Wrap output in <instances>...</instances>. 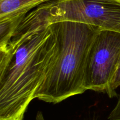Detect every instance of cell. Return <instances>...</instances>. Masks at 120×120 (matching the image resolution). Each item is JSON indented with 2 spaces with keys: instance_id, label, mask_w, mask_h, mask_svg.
<instances>
[{
  "instance_id": "obj_1",
  "label": "cell",
  "mask_w": 120,
  "mask_h": 120,
  "mask_svg": "<svg viewBox=\"0 0 120 120\" xmlns=\"http://www.w3.org/2000/svg\"><path fill=\"white\" fill-rule=\"evenodd\" d=\"M0 54L9 62L0 72V120H23L55 59L57 44L51 24L23 32Z\"/></svg>"
},
{
  "instance_id": "obj_2",
  "label": "cell",
  "mask_w": 120,
  "mask_h": 120,
  "mask_svg": "<svg viewBox=\"0 0 120 120\" xmlns=\"http://www.w3.org/2000/svg\"><path fill=\"white\" fill-rule=\"evenodd\" d=\"M50 24L56 37V56L35 98L57 104L86 91L84 81L88 55L101 29L72 21Z\"/></svg>"
},
{
  "instance_id": "obj_6",
  "label": "cell",
  "mask_w": 120,
  "mask_h": 120,
  "mask_svg": "<svg viewBox=\"0 0 120 120\" xmlns=\"http://www.w3.org/2000/svg\"><path fill=\"white\" fill-rule=\"evenodd\" d=\"M26 15H15L0 19V50L7 48L15 30Z\"/></svg>"
},
{
  "instance_id": "obj_5",
  "label": "cell",
  "mask_w": 120,
  "mask_h": 120,
  "mask_svg": "<svg viewBox=\"0 0 120 120\" xmlns=\"http://www.w3.org/2000/svg\"><path fill=\"white\" fill-rule=\"evenodd\" d=\"M56 0H0V19L18 15H26L43 4Z\"/></svg>"
},
{
  "instance_id": "obj_8",
  "label": "cell",
  "mask_w": 120,
  "mask_h": 120,
  "mask_svg": "<svg viewBox=\"0 0 120 120\" xmlns=\"http://www.w3.org/2000/svg\"><path fill=\"white\" fill-rule=\"evenodd\" d=\"M108 119L109 120H120V97L115 107L109 114Z\"/></svg>"
},
{
  "instance_id": "obj_9",
  "label": "cell",
  "mask_w": 120,
  "mask_h": 120,
  "mask_svg": "<svg viewBox=\"0 0 120 120\" xmlns=\"http://www.w3.org/2000/svg\"><path fill=\"white\" fill-rule=\"evenodd\" d=\"M36 120H45L44 117H43V115L42 112H41V111L38 112L37 114H36Z\"/></svg>"
},
{
  "instance_id": "obj_4",
  "label": "cell",
  "mask_w": 120,
  "mask_h": 120,
  "mask_svg": "<svg viewBox=\"0 0 120 120\" xmlns=\"http://www.w3.org/2000/svg\"><path fill=\"white\" fill-rule=\"evenodd\" d=\"M120 58V33L101 30L91 46L85 73L84 87L107 92Z\"/></svg>"
},
{
  "instance_id": "obj_3",
  "label": "cell",
  "mask_w": 120,
  "mask_h": 120,
  "mask_svg": "<svg viewBox=\"0 0 120 120\" xmlns=\"http://www.w3.org/2000/svg\"><path fill=\"white\" fill-rule=\"evenodd\" d=\"M48 21L80 22L120 33V0L51 1Z\"/></svg>"
},
{
  "instance_id": "obj_7",
  "label": "cell",
  "mask_w": 120,
  "mask_h": 120,
  "mask_svg": "<svg viewBox=\"0 0 120 120\" xmlns=\"http://www.w3.org/2000/svg\"><path fill=\"white\" fill-rule=\"evenodd\" d=\"M119 86H120V58L117 64L116 71L110 82L109 90L107 92V94L110 98H112L117 96L116 89Z\"/></svg>"
}]
</instances>
